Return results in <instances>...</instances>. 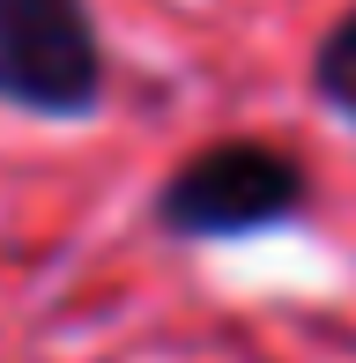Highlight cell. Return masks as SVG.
Here are the masks:
<instances>
[{"mask_svg": "<svg viewBox=\"0 0 356 363\" xmlns=\"http://www.w3.org/2000/svg\"><path fill=\"white\" fill-rule=\"evenodd\" d=\"M312 208V171L260 134H223L178 156L149 193V223L178 245H238L289 230Z\"/></svg>", "mask_w": 356, "mask_h": 363, "instance_id": "6da1fadb", "label": "cell"}, {"mask_svg": "<svg viewBox=\"0 0 356 363\" xmlns=\"http://www.w3.org/2000/svg\"><path fill=\"white\" fill-rule=\"evenodd\" d=\"M111 96V60L89 0H0V111L45 126L96 119Z\"/></svg>", "mask_w": 356, "mask_h": 363, "instance_id": "7a4b0ae2", "label": "cell"}, {"mask_svg": "<svg viewBox=\"0 0 356 363\" xmlns=\"http://www.w3.org/2000/svg\"><path fill=\"white\" fill-rule=\"evenodd\" d=\"M304 74H312V96H319V104H327L342 126H356V0L319 30L312 67H304Z\"/></svg>", "mask_w": 356, "mask_h": 363, "instance_id": "3957f363", "label": "cell"}]
</instances>
